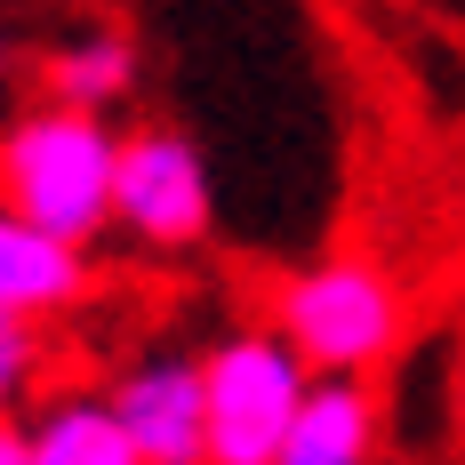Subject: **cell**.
I'll use <instances>...</instances> for the list:
<instances>
[{
  "label": "cell",
  "instance_id": "cell-12",
  "mask_svg": "<svg viewBox=\"0 0 465 465\" xmlns=\"http://www.w3.org/2000/svg\"><path fill=\"white\" fill-rule=\"evenodd\" d=\"M0 465H33V450H25V425H16V418L0 425Z\"/></svg>",
  "mask_w": 465,
  "mask_h": 465
},
{
  "label": "cell",
  "instance_id": "cell-1",
  "mask_svg": "<svg viewBox=\"0 0 465 465\" xmlns=\"http://www.w3.org/2000/svg\"><path fill=\"white\" fill-rule=\"evenodd\" d=\"M113 169H121V129L73 113V104H16L0 121V209L41 225L48 241L89 249L113 232Z\"/></svg>",
  "mask_w": 465,
  "mask_h": 465
},
{
  "label": "cell",
  "instance_id": "cell-9",
  "mask_svg": "<svg viewBox=\"0 0 465 465\" xmlns=\"http://www.w3.org/2000/svg\"><path fill=\"white\" fill-rule=\"evenodd\" d=\"M25 450H33V465H144L129 450L121 418H113V401H104V385L41 393L33 418H25Z\"/></svg>",
  "mask_w": 465,
  "mask_h": 465
},
{
  "label": "cell",
  "instance_id": "cell-10",
  "mask_svg": "<svg viewBox=\"0 0 465 465\" xmlns=\"http://www.w3.org/2000/svg\"><path fill=\"white\" fill-rule=\"evenodd\" d=\"M41 377H48V337L33 322H0V425L25 401H41Z\"/></svg>",
  "mask_w": 465,
  "mask_h": 465
},
{
  "label": "cell",
  "instance_id": "cell-8",
  "mask_svg": "<svg viewBox=\"0 0 465 465\" xmlns=\"http://www.w3.org/2000/svg\"><path fill=\"white\" fill-rule=\"evenodd\" d=\"M377 458H385V401H377V385L313 377V401H305L281 465H377Z\"/></svg>",
  "mask_w": 465,
  "mask_h": 465
},
{
  "label": "cell",
  "instance_id": "cell-5",
  "mask_svg": "<svg viewBox=\"0 0 465 465\" xmlns=\"http://www.w3.org/2000/svg\"><path fill=\"white\" fill-rule=\"evenodd\" d=\"M113 418L129 433L144 465H209V401H201V353L153 345L137 361H121L104 385Z\"/></svg>",
  "mask_w": 465,
  "mask_h": 465
},
{
  "label": "cell",
  "instance_id": "cell-13",
  "mask_svg": "<svg viewBox=\"0 0 465 465\" xmlns=\"http://www.w3.org/2000/svg\"><path fill=\"white\" fill-rule=\"evenodd\" d=\"M450 410H458V433H465V370H458V393H450Z\"/></svg>",
  "mask_w": 465,
  "mask_h": 465
},
{
  "label": "cell",
  "instance_id": "cell-7",
  "mask_svg": "<svg viewBox=\"0 0 465 465\" xmlns=\"http://www.w3.org/2000/svg\"><path fill=\"white\" fill-rule=\"evenodd\" d=\"M41 81H48V104L113 121V104H129L144 81V48L129 25H89V33H64L41 56Z\"/></svg>",
  "mask_w": 465,
  "mask_h": 465
},
{
  "label": "cell",
  "instance_id": "cell-3",
  "mask_svg": "<svg viewBox=\"0 0 465 465\" xmlns=\"http://www.w3.org/2000/svg\"><path fill=\"white\" fill-rule=\"evenodd\" d=\"M201 401H209V465H281L313 401V370L289 353L273 322H232L201 353Z\"/></svg>",
  "mask_w": 465,
  "mask_h": 465
},
{
  "label": "cell",
  "instance_id": "cell-4",
  "mask_svg": "<svg viewBox=\"0 0 465 465\" xmlns=\"http://www.w3.org/2000/svg\"><path fill=\"white\" fill-rule=\"evenodd\" d=\"M113 232L144 249V257H185L217 232V185H209V153L169 129L144 121L121 129V169H113Z\"/></svg>",
  "mask_w": 465,
  "mask_h": 465
},
{
  "label": "cell",
  "instance_id": "cell-6",
  "mask_svg": "<svg viewBox=\"0 0 465 465\" xmlns=\"http://www.w3.org/2000/svg\"><path fill=\"white\" fill-rule=\"evenodd\" d=\"M89 289H96L89 249L48 241L41 225H25V217H8V209H0V322L48 329L56 313H73Z\"/></svg>",
  "mask_w": 465,
  "mask_h": 465
},
{
  "label": "cell",
  "instance_id": "cell-11",
  "mask_svg": "<svg viewBox=\"0 0 465 465\" xmlns=\"http://www.w3.org/2000/svg\"><path fill=\"white\" fill-rule=\"evenodd\" d=\"M16 73H25V48H16V33L0 25V96L16 89Z\"/></svg>",
  "mask_w": 465,
  "mask_h": 465
},
{
  "label": "cell",
  "instance_id": "cell-2",
  "mask_svg": "<svg viewBox=\"0 0 465 465\" xmlns=\"http://www.w3.org/2000/svg\"><path fill=\"white\" fill-rule=\"evenodd\" d=\"M265 322L289 337V353L313 377L370 385L410 345V281L377 257H361V249H337V257H313V265L273 281Z\"/></svg>",
  "mask_w": 465,
  "mask_h": 465
}]
</instances>
